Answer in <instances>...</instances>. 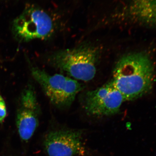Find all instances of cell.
Masks as SVG:
<instances>
[{
	"mask_svg": "<svg viewBox=\"0 0 156 156\" xmlns=\"http://www.w3.org/2000/svg\"><path fill=\"white\" fill-rule=\"evenodd\" d=\"M39 108L35 93L31 87L21 95L16 117V125L20 138L28 141L39 125Z\"/></svg>",
	"mask_w": 156,
	"mask_h": 156,
	"instance_id": "52a82bcc",
	"label": "cell"
},
{
	"mask_svg": "<svg viewBox=\"0 0 156 156\" xmlns=\"http://www.w3.org/2000/svg\"><path fill=\"white\" fill-rule=\"evenodd\" d=\"M100 55L97 47L85 45L59 50L49 58L52 66L76 80L88 82L95 77Z\"/></svg>",
	"mask_w": 156,
	"mask_h": 156,
	"instance_id": "7a4b0ae2",
	"label": "cell"
},
{
	"mask_svg": "<svg viewBox=\"0 0 156 156\" xmlns=\"http://www.w3.org/2000/svg\"><path fill=\"white\" fill-rule=\"evenodd\" d=\"M125 101L123 95L111 80L101 87L85 93L82 104L89 115L107 116L118 113Z\"/></svg>",
	"mask_w": 156,
	"mask_h": 156,
	"instance_id": "5b68a950",
	"label": "cell"
},
{
	"mask_svg": "<svg viewBox=\"0 0 156 156\" xmlns=\"http://www.w3.org/2000/svg\"><path fill=\"white\" fill-rule=\"evenodd\" d=\"M154 66L146 52L126 54L115 66L111 80L125 101H133L151 90L155 80Z\"/></svg>",
	"mask_w": 156,
	"mask_h": 156,
	"instance_id": "6da1fadb",
	"label": "cell"
},
{
	"mask_svg": "<svg viewBox=\"0 0 156 156\" xmlns=\"http://www.w3.org/2000/svg\"><path fill=\"white\" fill-rule=\"evenodd\" d=\"M33 76L41 87L50 101L61 108L69 107L84 87L77 80L63 75L49 74L44 70L34 67Z\"/></svg>",
	"mask_w": 156,
	"mask_h": 156,
	"instance_id": "3957f363",
	"label": "cell"
},
{
	"mask_svg": "<svg viewBox=\"0 0 156 156\" xmlns=\"http://www.w3.org/2000/svg\"><path fill=\"white\" fill-rule=\"evenodd\" d=\"M122 14L132 23L156 28V0H128Z\"/></svg>",
	"mask_w": 156,
	"mask_h": 156,
	"instance_id": "ba28073f",
	"label": "cell"
},
{
	"mask_svg": "<svg viewBox=\"0 0 156 156\" xmlns=\"http://www.w3.org/2000/svg\"><path fill=\"white\" fill-rule=\"evenodd\" d=\"M54 24L46 11L33 6L26 8L14 20L12 26L15 37L20 41L46 39L54 32Z\"/></svg>",
	"mask_w": 156,
	"mask_h": 156,
	"instance_id": "277c9868",
	"label": "cell"
},
{
	"mask_svg": "<svg viewBox=\"0 0 156 156\" xmlns=\"http://www.w3.org/2000/svg\"><path fill=\"white\" fill-rule=\"evenodd\" d=\"M7 116L6 103L3 98L0 95V123L3 122Z\"/></svg>",
	"mask_w": 156,
	"mask_h": 156,
	"instance_id": "9c48e42d",
	"label": "cell"
},
{
	"mask_svg": "<svg viewBox=\"0 0 156 156\" xmlns=\"http://www.w3.org/2000/svg\"><path fill=\"white\" fill-rule=\"evenodd\" d=\"M44 146L48 156H87L88 151L80 130L51 131L46 136Z\"/></svg>",
	"mask_w": 156,
	"mask_h": 156,
	"instance_id": "8992f818",
	"label": "cell"
}]
</instances>
